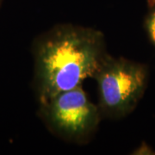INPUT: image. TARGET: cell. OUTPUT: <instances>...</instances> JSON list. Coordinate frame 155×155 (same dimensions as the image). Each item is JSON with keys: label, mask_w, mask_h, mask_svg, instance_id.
I'll return each mask as SVG.
<instances>
[{"label": "cell", "mask_w": 155, "mask_h": 155, "mask_svg": "<svg viewBox=\"0 0 155 155\" xmlns=\"http://www.w3.org/2000/svg\"><path fill=\"white\" fill-rule=\"evenodd\" d=\"M107 54L104 35L95 28L59 24L40 35L34 44L40 104L93 78Z\"/></svg>", "instance_id": "obj_1"}, {"label": "cell", "mask_w": 155, "mask_h": 155, "mask_svg": "<svg viewBox=\"0 0 155 155\" xmlns=\"http://www.w3.org/2000/svg\"><path fill=\"white\" fill-rule=\"evenodd\" d=\"M148 72L145 64L107 54L93 76L102 117L119 119L129 115L144 96Z\"/></svg>", "instance_id": "obj_2"}, {"label": "cell", "mask_w": 155, "mask_h": 155, "mask_svg": "<svg viewBox=\"0 0 155 155\" xmlns=\"http://www.w3.org/2000/svg\"><path fill=\"white\" fill-rule=\"evenodd\" d=\"M40 113L50 131L78 144L87 142L94 134L102 117L98 105L91 101L82 85L40 104Z\"/></svg>", "instance_id": "obj_3"}, {"label": "cell", "mask_w": 155, "mask_h": 155, "mask_svg": "<svg viewBox=\"0 0 155 155\" xmlns=\"http://www.w3.org/2000/svg\"><path fill=\"white\" fill-rule=\"evenodd\" d=\"M144 25L151 43L155 47V0H147V12Z\"/></svg>", "instance_id": "obj_4"}, {"label": "cell", "mask_w": 155, "mask_h": 155, "mask_svg": "<svg viewBox=\"0 0 155 155\" xmlns=\"http://www.w3.org/2000/svg\"><path fill=\"white\" fill-rule=\"evenodd\" d=\"M0 3H1V0H0Z\"/></svg>", "instance_id": "obj_5"}]
</instances>
